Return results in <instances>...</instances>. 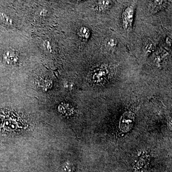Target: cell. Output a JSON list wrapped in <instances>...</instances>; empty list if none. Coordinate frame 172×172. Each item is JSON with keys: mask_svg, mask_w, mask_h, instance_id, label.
<instances>
[{"mask_svg": "<svg viewBox=\"0 0 172 172\" xmlns=\"http://www.w3.org/2000/svg\"><path fill=\"white\" fill-rule=\"evenodd\" d=\"M135 13V6L132 5L126 8L122 14V23L124 30L129 32L132 30Z\"/></svg>", "mask_w": 172, "mask_h": 172, "instance_id": "1", "label": "cell"}, {"mask_svg": "<svg viewBox=\"0 0 172 172\" xmlns=\"http://www.w3.org/2000/svg\"><path fill=\"white\" fill-rule=\"evenodd\" d=\"M134 122V116L131 112H126L120 120V127L124 132H127L132 128Z\"/></svg>", "mask_w": 172, "mask_h": 172, "instance_id": "2", "label": "cell"}, {"mask_svg": "<svg viewBox=\"0 0 172 172\" xmlns=\"http://www.w3.org/2000/svg\"><path fill=\"white\" fill-rule=\"evenodd\" d=\"M3 62L6 64L15 65L19 61V56L15 51L12 50H8L3 53Z\"/></svg>", "mask_w": 172, "mask_h": 172, "instance_id": "3", "label": "cell"}, {"mask_svg": "<svg viewBox=\"0 0 172 172\" xmlns=\"http://www.w3.org/2000/svg\"><path fill=\"white\" fill-rule=\"evenodd\" d=\"M108 74V70L105 68L100 67L97 69L92 75L93 81L97 83L101 82L104 80Z\"/></svg>", "mask_w": 172, "mask_h": 172, "instance_id": "4", "label": "cell"}, {"mask_svg": "<svg viewBox=\"0 0 172 172\" xmlns=\"http://www.w3.org/2000/svg\"><path fill=\"white\" fill-rule=\"evenodd\" d=\"M113 4V2L111 1H99L98 2L97 8L100 12L107 11L111 8Z\"/></svg>", "mask_w": 172, "mask_h": 172, "instance_id": "5", "label": "cell"}, {"mask_svg": "<svg viewBox=\"0 0 172 172\" xmlns=\"http://www.w3.org/2000/svg\"><path fill=\"white\" fill-rule=\"evenodd\" d=\"M51 83V80L47 78H40L37 79V84L43 90H48L50 87Z\"/></svg>", "mask_w": 172, "mask_h": 172, "instance_id": "6", "label": "cell"}, {"mask_svg": "<svg viewBox=\"0 0 172 172\" xmlns=\"http://www.w3.org/2000/svg\"><path fill=\"white\" fill-rule=\"evenodd\" d=\"M151 5H152V9L153 10V12L158 11L161 10L163 8L166 6L167 2L162 1H151Z\"/></svg>", "mask_w": 172, "mask_h": 172, "instance_id": "7", "label": "cell"}, {"mask_svg": "<svg viewBox=\"0 0 172 172\" xmlns=\"http://www.w3.org/2000/svg\"><path fill=\"white\" fill-rule=\"evenodd\" d=\"M117 45V41L114 38H108L105 41V46L109 50H113Z\"/></svg>", "mask_w": 172, "mask_h": 172, "instance_id": "8", "label": "cell"}, {"mask_svg": "<svg viewBox=\"0 0 172 172\" xmlns=\"http://www.w3.org/2000/svg\"><path fill=\"white\" fill-rule=\"evenodd\" d=\"M78 35L83 39H88L90 37V32L88 28L82 27L78 30Z\"/></svg>", "mask_w": 172, "mask_h": 172, "instance_id": "9", "label": "cell"}, {"mask_svg": "<svg viewBox=\"0 0 172 172\" xmlns=\"http://www.w3.org/2000/svg\"><path fill=\"white\" fill-rule=\"evenodd\" d=\"M154 45L151 42H146L143 47V50L146 54H149L153 51Z\"/></svg>", "mask_w": 172, "mask_h": 172, "instance_id": "10", "label": "cell"}, {"mask_svg": "<svg viewBox=\"0 0 172 172\" xmlns=\"http://www.w3.org/2000/svg\"><path fill=\"white\" fill-rule=\"evenodd\" d=\"M43 47L44 48V49L48 53H51L53 52V50H54L53 45L51 41H50L49 40H45L44 42Z\"/></svg>", "mask_w": 172, "mask_h": 172, "instance_id": "11", "label": "cell"}, {"mask_svg": "<svg viewBox=\"0 0 172 172\" xmlns=\"http://www.w3.org/2000/svg\"><path fill=\"white\" fill-rule=\"evenodd\" d=\"M0 17L2 21L8 25H12L13 23V21L11 18H9L8 16L3 13H0Z\"/></svg>", "mask_w": 172, "mask_h": 172, "instance_id": "12", "label": "cell"}, {"mask_svg": "<svg viewBox=\"0 0 172 172\" xmlns=\"http://www.w3.org/2000/svg\"><path fill=\"white\" fill-rule=\"evenodd\" d=\"M171 42H172V39L170 37H167L166 39V43L169 44L170 46L171 45Z\"/></svg>", "mask_w": 172, "mask_h": 172, "instance_id": "13", "label": "cell"}, {"mask_svg": "<svg viewBox=\"0 0 172 172\" xmlns=\"http://www.w3.org/2000/svg\"><path fill=\"white\" fill-rule=\"evenodd\" d=\"M44 11H45V10H44L41 11V12H40V15H42V16H44V15H47V12H44Z\"/></svg>", "mask_w": 172, "mask_h": 172, "instance_id": "14", "label": "cell"}]
</instances>
